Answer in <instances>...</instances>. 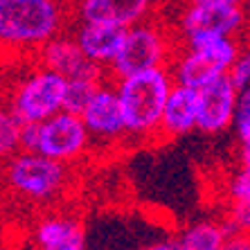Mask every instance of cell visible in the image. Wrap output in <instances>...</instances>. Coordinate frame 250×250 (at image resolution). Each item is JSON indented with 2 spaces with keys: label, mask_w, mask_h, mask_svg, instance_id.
I'll use <instances>...</instances> for the list:
<instances>
[{
  "label": "cell",
  "mask_w": 250,
  "mask_h": 250,
  "mask_svg": "<svg viewBox=\"0 0 250 250\" xmlns=\"http://www.w3.org/2000/svg\"><path fill=\"white\" fill-rule=\"evenodd\" d=\"M169 70L178 86H187L194 90H201L214 79L223 77V72L208 57H203L198 50L189 45H178V52H176Z\"/></svg>",
  "instance_id": "obj_16"
},
{
  "label": "cell",
  "mask_w": 250,
  "mask_h": 250,
  "mask_svg": "<svg viewBox=\"0 0 250 250\" xmlns=\"http://www.w3.org/2000/svg\"><path fill=\"white\" fill-rule=\"evenodd\" d=\"M5 187L16 201L50 205L65 194L70 185L68 165L39 151H18L5 160Z\"/></svg>",
  "instance_id": "obj_3"
},
{
  "label": "cell",
  "mask_w": 250,
  "mask_h": 250,
  "mask_svg": "<svg viewBox=\"0 0 250 250\" xmlns=\"http://www.w3.org/2000/svg\"><path fill=\"white\" fill-rule=\"evenodd\" d=\"M230 226L219 221H196L183 228L174 239L176 250H221Z\"/></svg>",
  "instance_id": "obj_17"
},
{
  "label": "cell",
  "mask_w": 250,
  "mask_h": 250,
  "mask_svg": "<svg viewBox=\"0 0 250 250\" xmlns=\"http://www.w3.org/2000/svg\"><path fill=\"white\" fill-rule=\"evenodd\" d=\"M244 9H246V16H248V23H250V0H244Z\"/></svg>",
  "instance_id": "obj_26"
},
{
  "label": "cell",
  "mask_w": 250,
  "mask_h": 250,
  "mask_svg": "<svg viewBox=\"0 0 250 250\" xmlns=\"http://www.w3.org/2000/svg\"><path fill=\"white\" fill-rule=\"evenodd\" d=\"M239 86L223 75L198 90V133L221 135L234 126Z\"/></svg>",
  "instance_id": "obj_9"
},
{
  "label": "cell",
  "mask_w": 250,
  "mask_h": 250,
  "mask_svg": "<svg viewBox=\"0 0 250 250\" xmlns=\"http://www.w3.org/2000/svg\"><path fill=\"white\" fill-rule=\"evenodd\" d=\"M234 133H237L239 142L250 140V86L239 90V102H237V115H234Z\"/></svg>",
  "instance_id": "obj_20"
},
{
  "label": "cell",
  "mask_w": 250,
  "mask_h": 250,
  "mask_svg": "<svg viewBox=\"0 0 250 250\" xmlns=\"http://www.w3.org/2000/svg\"><path fill=\"white\" fill-rule=\"evenodd\" d=\"M126 29L113 23H97V21H75L72 36L90 61L102 70H111L115 59L120 57L126 41Z\"/></svg>",
  "instance_id": "obj_10"
},
{
  "label": "cell",
  "mask_w": 250,
  "mask_h": 250,
  "mask_svg": "<svg viewBox=\"0 0 250 250\" xmlns=\"http://www.w3.org/2000/svg\"><path fill=\"white\" fill-rule=\"evenodd\" d=\"M126 117L128 140L135 145L160 142V124L176 82L169 68H156L113 79Z\"/></svg>",
  "instance_id": "obj_2"
},
{
  "label": "cell",
  "mask_w": 250,
  "mask_h": 250,
  "mask_svg": "<svg viewBox=\"0 0 250 250\" xmlns=\"http://www.w3.org/2000/svg\"><path fill=\"white\" fill-rule=\"evenodd\" d=\"M102 83H104V77H75V79H68L63 111L82 115L83 108L93 102V97L102 88Z\"/></svg>",
  "instance_id": "obj_18"
},
{
  "label": "cell",
  "mask_w": 250,
  "mask_h": 250,
  "mask_svg": "<svg viewBox=\"0 0 250 250\" xmlns=\"http://www.w3.org/2000/svg\"><path fill=\"white\" fill-rule=\"evenodd\" d=\"M226 203L230 230L250 232V140L239 142L237 167L226 181Z\"/></svg>",
  "instance_id": "obj_14"
},
{
  "label": "cell",
  "mask_w": 250,
  "mask_h": 250,
  "mask_svg": "<svg viewBox=\"0 0 250 250\" xmlns=\"http://www.w3.org/2000/svg\"><path fill=\"white\" fill-rule=\"evenodd\" d=\"M23 124L25 122H21L7 106L2 108V113H0V153H2V160L21 151Z\"/></svg>",
  "instance_id": "obj_19"
},
{
  "label": "cell",
  "mask_w": 250,
  "mask_h": 250,
  "mask_svg": "<svg viewBox=\"0 0 250 250\" xmlns=\"http://www.w3.org/2000/svg\"><path fill=\"white\" fill-rule=\"evenodd\" d=\"M68 2H70V5H72V7H75V5H79L82 0H68Z\"/></svg>",
  "instance_id": "obj_27"
},
{
  "label": "cell",
  "mask_w": 250,
  "mask_h": 250,
  "mask_svg": "<svg viewBox=\"0 0 250 250\" xmlns=\"http://www.w3.org/2000/svg\"><path fill=\"white\" fill-rule=\"evenodd\" d=\"M178 36L174 27L163 18H146L126 29V41L120 57L111 65V79L128 77L135 72L156 68H169L178 52Z\"/></svg>",
  "instance_id": "obj_4"
},
{
  "label": "cell",
  "mask_w": 250,
  "mask_h": 250,
  "mask_svg": "<svg viewBox=\"0 0 250 250\" xmlns=\"http://www.w3.org/2000/svg\"><path fill=\"white\" fill-rule=\"evenodd\" d=\"M36 140H39V124H23L21 151H36Z\"/></svg>",
  "instance_id": "obj_23"
},
{
  "label": "cell",
  "mask_w": 250,
  "mask_h": 250,
  "mask_svg": "<svg viewBox=\"0 0 250 250\" xmlns=\"http://www.w3.org/2000/svg\"><path fill=\"white\" fill-rule=\"evenodd\" d=\"M90 146H93V138L79 113L59 111L57 115L47 117L45 122L39 124L36 151L52 160L75 165L82 158H86Z\"/></svg>",
  "instance_id": "obj_7"
},
{
  "label": "cell",
  "mask_w": 250,
  "mask_h": 250,
  "mask_svg": "<svg viewBox=\"0 0 250 250\" xmlns=\"http://www.w3.org/2000/svg\"><path fill=\"white\" fill-rule=\"evenodd\" d=\"M221 250H250V232L230 230V234L226 237Z\"/></svg>",
  "instance_id": "obj_22"
},
{
  "label": "cell",
  "mask_w": 250,
  "mask_h": 250,
  "mask_svg": "<svg viewBox=\"0 0 250 250\" xmlns=\"http://www.w3.org/2000/svg\"><path fill=\"white\" fill-rule=\"evenodd\" d=\"M198 131V90L176 83L167 99L160 124V140H178Z\"/></svg>",
  "instance_id": "obj_15"
},
{
  "label": "cell",
  "mask_w": 250,
  "mask_h": 250,
  "mask_svg": "<svg viewBox=\"0 0 250 250\" xmlns=\"http://www.w3.org/2000/svg\"><path fill=\"white\" fill-rule=\"evenodd\" d=\"M36 250H88L86 228L82 219L68 212H50L32 230Z\"/></svg>",
  "instance_id": "obj_13"
},
{
  "label": "cell",
  "mask_w": 250,
  "mask_h": 250,
  "mask_svg": "<svg viewBox=\"0 0 250 250\" xmlns=\"http://www.w3.org/2000/svg\"><path fill=\"white\" fill-rule=\"evenodd\" d=\"M88 250H102V248H88Z\"/></svg>",
  "instance_id": "obj_28"
},
{
  "label": "cell",
  "mask_w": 250,
  "mask_h": 250,
  "mask_svg": "<svg viewBox=\"0 0 250 250\" xmlns=\"http://www.w3.org/2000/svg\"><path fill=\"white\" fill-rule=\"evenodd\" d=\"M244 5L216 7V5H196L185 0L174 18V32L178 43H192L203 36H241L248 27Z\"/></svg>",
  "instance_id": "obj_6"
},
{
  "label": "cell",
  "mask_w": 250,
  "mask_h": 250,
  "mask_svg": "<svg viewBox=\"0 0 250 250\" xmlns=\"http://www.w3.org/2000/svg\"><path fill=\"white\" fill-rule=\"evenodd\" d=\"M140 250H176L174 239H165V241H153L149 246H142Z\"/></svg>",
  "instance_id": "obj_25"
},
{
  "label": "cell",
  "mask_w": 250,
  "mask_h": 250,
  "mask_svg": "<svg viewBox=\"0 0 250 250\" xmlns=\"http://www.w3.org/2000/svg\"><path fill=\"white\" fill-rule=\"evenodd\" d=\"M196 5H216V7H232V5H244V0H189Z\"/></svg>",
  "instance_id": "obj_24"
},
{
  "label": "cell",
  "mask_w": 250,
  "mask_h": 250,
  "mask_svg": "<svg viewBox=\"0 0 250 250\" xmlns=\"http://www.w3.org/2000/svg\"><path fill=\"white\" fill-rule=\"evenodd\" d=\"M82 117L93 138V146H117L128 140L126 117L113 79L102 83L93 102L83 108Z\"/></svg>",
  "instance_id": "obj_8"
},
{
  "label": "cell",
  "mask_w": 250,
  "mask_h": 250,
  "mask_svg": "<svg viewBox=\"0 0 250 250\" xmlns=\"http://www.w3.org/2000/svg\"><path fill=\"white\" fill-rule=\"evenodd\" d=\"M160 0H82L75 5V21H97L133 27L156 16Z\"/></svg>",
  "instance_id": "obj_11"
},
{
  "label": "cell",
  "mask_w": 250,
  "mask_h": 250,
  "mask_svg": "<svg viewBox=\"0 0 250 250\" xmlns=\"http://www.w3.org/2000/svg\"><path fill=\"white\" fill-rule=\"evenodd\" d=\"M34 61L54 70V72H59V75H63L65 79H75V77H104V70L97 68L83 54V50L79 47L72 32H65V34L52 39L47 45H43L36 52Z\"/></svg>",
  "instance_id": "obj_12"
},
{
  "label": "cell",
  "mask_w": 250,
  "mask_h": 250,
  "mask_svg": "<svg viewBox=\"0 0 250 250\" xmlns=\"http://www.w3.org/2000/svg\"><path fill=\"white\" fill-rule=\"evenodd\" d=\"M68 79L41 63H32L7 88V108L25 124H41L63 111Z\"/></svg>",
  "instance_id": "obj_5"
},
{
  "label": "cell",
  "mask_w": 250,
  "mask_h": 250,
  "mask_svg": "<svg viewBox=\"0 0 250 250\" xmlns=\"http://www.w3.org/2000/svg\"><path fill=\"white\" fill-rule=\"evenodd\" d=\"M75 23L68 0H0V41L14 59L36 57Z\"/></svg>",
  "instance_id": "obj_1"
},
{
  "label": "cell",
  "mask_w": 250,
  "mask_h": 250,
  "mask_svg": "<svg viewBox=\"0 0 250 250\" xmlns=\"http://www.w3.org/2000/svg\"><path fill=\"white\" fill-rule=\"evenodd\" d=\"M228 75H230V79L239 86V90L250 86V45L241 47V52H239L237 61L232 63V68H230Z\"/></svg>",
  "instance_id": "obj_21"
}]
</instances>
